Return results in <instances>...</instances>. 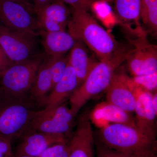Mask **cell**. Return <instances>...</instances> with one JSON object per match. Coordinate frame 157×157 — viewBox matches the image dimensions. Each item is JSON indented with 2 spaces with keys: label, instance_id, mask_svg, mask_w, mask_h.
<instances>
[{
  "label": "cell",
  "instance_id": "obj_1",
  "mask_svg": "<svg viewBox=\"0 0 157 157\" xmlns=\"http://www.w3.org/2000/svg\"><path fill=\"white\" fill-rule=\"evenodd\" d=\"M67 27L68 32L86 45L100 60L112 58L123 49L88 11L72 9Z\"/></svg>",
  "mask_w": 157,
  "mask_h": 157
},
{
  "label": "cell",
  "instance_id": "obj_2",
  "mask_svg": "<svg viewBox=\"0 0 157 157\" xmlns=\"http://www.w3.org/2000/svg\"><path fill=\"white\" fill-rule=\"evenodd\" d=\"M129 52L124 48L112 58L100 60L96 64L83 82L69 98L70 107L75 115L90 99L107 90L116 70L126 60Z\"/></svg>",
  "mask_w": 157,
  "mask_h": 157
},
{
  "label": "cell",
  "instance_id": "obj_3",
  "mask_svg": "<svg viewBox=\"0 0 157 157\" xmlns=\"http://www.w3.org/2000/svg\"><path fill=\"white\" fill-rule=\"evenodd\" d=\"M98 135L100 143L117 151L135 154L157 152L156 138L132 126L109 124L101 128Z\"/></svg>",
  "mask_w": 157,
  "mask_h": 157
},
{
  "label": "cell",
  "instance_id": "obj_4",
  "mask_svg": "<svg viewBox=\"0 0 157 157\" xmlns=\"http://www.w3.org/2000/svg\"><path fill=\"white\" fill-rule=\"evenodd\" d=\"M29 98L3 94L0 99V135L12 140L19 138L28 128L37 110Z\"/></svg>",
  "mask_w": 157,
  "mask_h": 157
},
{
  "label": "cell",
  "instance_id": "obj_5",
  "mask_svg": "<svg viewBox=\"0 0 157 157\" xmlns=\"http://www.w3.org/2000/svg\"><path fill=\"white\" fill-rule=\"evenodd\" d=\"M39 56L26 61L12 64L0 77L4 94L15 98H29L37 72L44 59Z\"/></svg>",
  "mask_w": 157,
  "mask_h": 157
},
{
  "label": "cell",
  "instance_id": "obj_6",
  "mask_svg": "<svg viewBox=\"0 0 157 157\" xmlns=\"http://www.w3.org/2000/svg\"><path fill=\"white\" fill-rule=\"evenodd\" d=\"M34 14L33 5L0 0V21L3 26L11 30L40 36L43 30Z\"/></svg>",
  "mask_w": 157,
  "mask_h": 157
},
{
  "label": "cell",
  "instance_id": "obj_7",
  "mask_svg": "<svg viewBox=\"0 0 157 157\" xmlns=\"http://www.w3.org/2000/svg\"><path fill=\"white\" fill-rule=\"evenodd\" d=\"M36 37L3 26L0 30V46L12 63H21L42 55L38 52Z\"/></svg>",
  "mask_w": 157,
  "mask_h": 157
},
{
  "label": "cell",
  "instance_id": "obj_8",
  "mask_svg": "<svg viewBox=\"0 0 157 157\" xmlns=\"http://www.w3.org/2000/svg\"><path fill=\"white\" fill-rule=\"evenodd\" d=\"M117 70L106 90L107 102L132 113L135 110L137 94L140 89L126 73L117 72Z\"/></svg>",
  "mask_w": 157,
  "mask_h": 157
},
{
  "label": "cell",
  "instance_id": "obj_9",
  "mask_svg": "<svg viewBox=\"0 0 157 157\" xmlns=\"http://www.w3.org/2000/svg\"><path fill=\"white\" fill-rule=\"evenodd\" d=\"M135 47L129 52L127 66L133 76L147 75L157 72V48L141 37L135 41Z\"/></svg>",
  "mask_w": 157,
  "mask_h": 157
},
{
  "label": "cell",
  "instance_id": "obj_10",
  "mask_svg": "<svg viewBox=\"0 0 157 157\" xmlns=\"http://www.w3.org/2000/svg\"><path fill=\"white\" fill-rule=\"evenodd\" d=\"M68 136L51 134L27 128L19 137L15 155L39 157L46 149L58 143H67Z\"/></svg>",
  "mask_w": 157,
  "mask_h": 157
},
{
  "label": "cell",
  "instance_id": "obj_11",
  "mask_svg": "<svg viewBox=\"0 0 157 157\" xmlns=\"http://www.w3.org/2000/svg\"><path fill=\"white\" fill-rule=\"evenodd\" d=\"M69 137V157H94L95 140L91 123L86 113L78 118Z\"/></svg>",
  "mask_w": 157,
  "mask_h": 157
},
{
  "label": "cell",
  "instance_id": "obj_12",
  "mask_svg": "<svg viewBox=\"0 0 157 157\" xmlns=\"http://www.w3.org/2000/svg\"><path fill=\"white\" fill-rule=\"evenodd\" d=\"M35 13L42 30L46 32L66 31L72 16V11L62 0H52Z\"/></svg>",
  "mask_w": 157,
  "mask_h": 157
},
{
  "label": "cell",
  "instance_id": "obj_13",
  "mask_svg": "<svg viewBox=\"0 0 157 157\" xmlns=\"http://www.w3.org/2000/svg\"><path fill=\"white\" fill-rule=\"evenodd\" d=\"M152 94L151 92L140 90L137 94L134 112L137 128L147 135L156 138L157 113L152 106Z\"/></svg>",
  "mask_w": 157,
  "mask_h": 157
},
{
  "label": "cell",
  "instance_id": "obj_14",
  "mask_svg": "<svg viewBox=\"0 0 157 157\" xmlns=\"http://www.w3.org/2000/svg\"><path fill=\"white\" fill-rule=\"evenodd\" d=\"M78 87L76 73L69 63L61 78L54 86L45 99L43 107L49 108L63 104Z\"/></svg>",
  "mask_w": 157,
  "mask_h": 157
},
{
  "label": "cell",
  "instance_id": "obj_15",
  "mask_svg": "<svg viewBox=\"0 0 157 157\" xmlns=\"http://www.w3.org/2000/svg\"><path fill=\"white\" fill-rule=\"evenodd\" d=\"M51 56L44 57L37 72L29 98L36 106L43 107L46 97L52 89L50 71Z\"/></svg>",
  "mask_w": 157,
  "mask_h": 157
},
{
  "label": "cell",
  "instance_id": "obj_16",
  "mask_svg": "<svg viewBox=\"0 0 157 157\" xmlns=\"http://www.w3.org/2000/svg\"><path fill=\"white\" fill-rule=\"evenodd\" d=\"M42 44L48 56L65 54L70 51L77 40L69 32L66 31L46 32L42 31Z\"/></svg>",
  "mask_w": 157,
  "mask_h": 157
},
{
  "label": "cell",
  "instance_id": "obj_17",
  "mask_svg": "<svg viewBox=\"0 0 157 157\" xmlns=\"http://www.w3.org/2000/svg\"><path fill=\"white\" fill-rule=\"evenodd\" d=\"M97 63L89 56L84 44L77 41L70 50L68 63L75 71L78 79V87L83 82Z\"/></svg>",
  "mask_w": 157,
  "mask_h": 157
},
{
  "label": "cell",
  "instance_id": "obj_18",
  "mask_svg": "<svg viewBox=\"0 0 157 157\" xmlns=\"http://www.w3.org/2000/svg\"><path fill=\"white\" fill-rule=\"evenodd\" d=\"M94 115L97 119L103 120L111 124H124L137 128L135 118L132 113L107 102L99 105L95 109Z\"/></svg>",
  "mask_w": 157,
  "mask_h": 157
},
{
  "label": "cell",
  "instance_id": "obj_19",
  "mask_svg": "<svg viewBox=\"0 0 157 157\" xmlns=\"http://www.w3.org/2000/svg\"><path fill=\"white\" fill-rule=\"evenodd\" d=\"M74 124L62 122L40 115L36 112L28 128L51 134L63 135L70 137Z\"/></svg>",
  "mask_w": 157,
  "mask_h": 157
},
{
  "label": "cell",
  "instance_id": "obj_20",
  "mask_svg": "<svg viewBox=\"0 0 157 157\" xmlns=\"http://www.w3.org/2000/svg\"><path fill=\"white\" fill-rule=\"evenodd\" d=\"M114 11L120 19L139 25L141 0H113Z\"/></svg>",
  "mask_w": 157,
  "mask_h": 157
},
{
  "label": "cell",
  "instance_id": "obj_21",
  "mask_svg": "<svg viewBox=\"0 0 157 157\" xmlns=\"http://www.w3.org/2000/svg\"><path fill=\"white\" fill-rule=\"evenodd\" d=\"M140 19L152 33L157 32V0H141Z\"/></svg>",
  "mask_w": 157,
  "mask_h": 157
},
{
  "label": "cell",
  "instance_id": "obj_22",
  "mask_svg": "<svg viewBox=\"0 0 157 157\" xmlns=\"http://www.w3.org/2000/svg\"><path fill=\"white\" fill-rule=\"evenodd\" d=\"M37 113L40 115L51 118L59 121L73 124L75 123L76 116L70 106L67 105L66 102L55 107L43 108L37 110Z\"/></svg>",
  "mask_w": 157,
  "mask_h": 157
},
{
  "label": "cell",
  "instance_id": "obj_23",
  "mask_svg": "<svg viewBox=\"0 0 157 157\" xmlns=\"http://www.w3.org/2000/svg\"><path fill=\"white\" fill-rule=\"evenodd\" d=\"M50 56V71L53 88L65 73L68 63V56H65L64 54Z\"/></svg>",
  "mask_w": 157,
  "mask_h": 157
},
{
  "label": "cell",
  "instance_id": "obj_24",
  "mask_svg": "<svg viewBox=\"0 0 157 157\" xmlns=\"http://www.w3.org/2000/svg\"><path fill=\"white\" fill-rule=\"evenodd\" d=\"M131 78L134 84L140 89L151 93L157 90V72L147 75L134 76Z\"/></svg>",
  "mask_w": 157,
  "mask_h": 157
},
{
  "label": "cell",
  "instance_id": "obj_25",
  "mask_svg": "<svg viewBox=\"0 0 157 157\" xmlns=\"http://www.w3.org/2000/svg\"><path fill=\"white\" fill-rule=\"evenodd\" d=\"M97 157H157V152L144 154L127 153L117 151L104 146L100 142L97 145Z\"/></svg>",
  "mask_w": 157,
  "mask_h": 157
},
{
  "label": "cell",
  "instance_id": "obj_26",
  "mask_svg": "<svg viewBox=\"0 0 157 157\" xmlns=\"http://www.w3.org/2000/svg\"><path fill=\"white\" fill-rule=\"evenodd\" d=\"M70 148L68 142L56 144L43 152L39 157H69Z\"/></svg>",
  "mask_w": 157,
  "mask_h": 157
},
{
  "label": "cell",
  "instance_id": "obj_27",
  "mask_svg": "<svg viewBox=\"0 0 157 157\" xmlns=\"http://www.w3.org/2000/svg\"><path fill=\"white\" fill-rule=\"evenodd\" d=\"M65 4L72 7V9L88 11L93 6V0H62Z\"/></svg>",
  "mask_w": 157,
  "mask_h": 157
},
{
  "label": "cell",
  "instance_id": "obj_28",
  "mask_svg": "<svg viewBox=\"0 0 157 157\" xmlns=\"http://www.w3.org/2000/svg\"><path fill=\"white\" fill-rule=\"evenodd\" d=\"M0 152L10 157L13 155L11 149V140L2 135H0Z\"/></svg>",
  "mask_w": 157,
  "mask_h": 157
},
{
  "label": "cell",
  "instance_id": "obj_29",
  "mask_svg": "<svg viewBox=\"0 0 157 157\" xmlns=\"http://www.w3.org/2000/svg\"><path fill=\"white\" fill-rule=\"evenodd\" d=\"M12 64L0 46V77L5 70Z\"/></svg>",
  "mask_w": 157,
  "mask_h": 157
},
{
  "label": "cell",
  "instance_id": "obj_30",
  "mask_svg": "<svg viewBox=\"0 0 157 157\" xmlns=\"http://www.w3.org/2000/svg\"><path fill=\"white\" fill-rule=\"evenodd\" d=\"M52 1V0H33L34 11L36 12L39 11Z\"/></svg>",
  "mask_w": 157,
  "mask_h": 157
},
{
  "label": "cell",
  "instance_id": "obj_31",
  "mask_svg": "<svg viewBox=\"0 0 157 157\" xmlns=\"http://www.w3.org/2000/svg\"><path fill=\"white\" fill-rule=\"evenodd\" d=\"M151 104L155 112L157 113V91L152 94L151 97Z\"/></svg>",
  "mask_w": 157,
  "mask_h": 157
},
{
  "label": "cell",
  "instance_id": "obj_32",
  "mask_svg": "<svg viewBox=\"0 0 157 157\" xmlns=\"http://www.w3.org/2000/svg\"><path fill=\"white\" fill-rule=\"evenodd\" d=\"M12 1H16V2H20L25 3V4H30L29 3V0H12Z\"/></svg>",
  "mask_w": 157,
  "mask_h": 157
},
{
  "label": "cell",
  "instance_id": "obj_33",
  "mask_svg": "<svg viewBox=\"0 0 157 157\" xmlns=\"http://www.w3.org/2000/svg\"><path fill=\"white\" fill-rule=\"evenodd\" d=\"M113 0H93L94 2L96 1H98V2H112Z\"/></svg>",
  "mask_w": 157,
  "mask_h": 157
},
{
  "label": "cell",
  "instance_id": "obj_34",
  "mask_svg": "<svg viewBox=\"0 0 157 157\" xmlns=\"http://www.w3.org/2000/svg\"><path fill=\"white\" fill-rule=\"evenodd\" d=\"M11 157H33L31 156H29L27 155H13Z\"/></svg>",
  "mask_w": 157,
  "mask_h": 157
},
{
  "label": "cell",
  "instance_id": "obj_35",
  "mask_svg": "<svg viewBox=\"0 0 157 157\" xmlns=\"http://www.w3.org/2000/svg\"><path fill=\"white\" fill-rule=\"evenodd\" d=\"M3 94H4V92H3L2 88L0 86V99L2 97Z\"/></svg>",
  "mask_w": 157,
  "mask_h": 157
},
{
  "label": "cell",
  "instance_id": "obj_36",
  "mask_svg": "<svg viewBox=\"0 0 157 157\" xmlns=\"http://www.w3.org/2000/svg\"><path fill=\"white\" fill-rule=\"evenodd\" d=\"M0 157H11L9 156L6 155L0 152Z\"/></svg>",
  "mask_w": 157,
  "mask_h": 157
},
{
  "label": "cell",
  "instance_id": "obj_37",
  "mask_svg": "<svg viewBox=\"0 0 157 157\" xmlns=\"http://www.w3.org/2000/svg\"><path fill=\"white\" fill-rule=\"evenodd\" d=\"M3 25H0V30L2 29V28Z\"/></svg>",
  "mask_w": 157,
  "mask_h": 157
}]
</instances>
